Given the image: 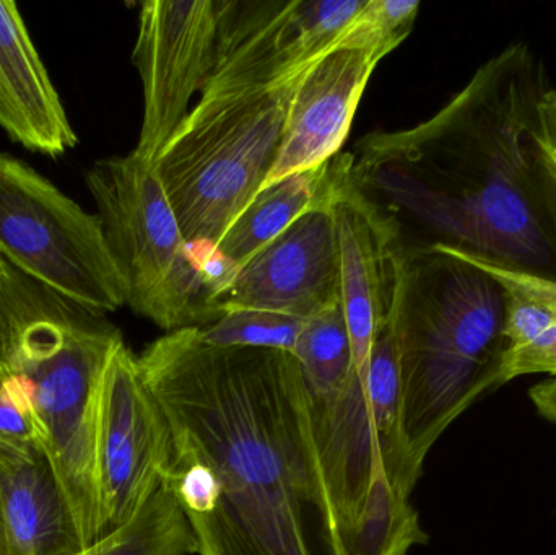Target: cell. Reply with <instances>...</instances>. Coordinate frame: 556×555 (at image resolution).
Listing matches in <instances>:
<instances>
[{
    "label": "cell",
    "instance_id": "cell-1",
    "mask_svg": "<svg viewBox=\"0 0 556 555\" xmlns=\"http://www.w3.org/2000/svg\"><path fill=\"white\" fill-rule=\"evenodd\" d=\"M137 358L172 429L166 484L199 555H343L313 394L293 355L214 348L188 328Z\"/></svg>",
    "mask_w": 556,
    "mask_h": 555
},
{
    "label": "cell",
    "instance_id": "cell-11",
    "mask_svg": "<svg viewBox=\"0 0 556 555\" xmlns=\"http://www.w3.org/2000/svg\"><path fill=\"white\" fill-rule=\"evenodd\" d=\"M337 303L340 264L330 199L298 218L212 297L218 318L263 310L307 321Z\"/></svg>",
    "mask_w": 556,
    "mask_h": 555
},
{
    "label": "cell",
    "instance_id": "cell-16",
    "mask_svg": "<svg viewBox=\"0 0 556 555\" xmlns=\"http://www.w3.org/2000/svg\"><path fill=\"white\" fill-rule=\"evenodd\" d=\"M336 159L319 168L294 173L261 189L260 194L225 231L207 264L220 267V286L269 247L298 218L327 204L336 178ZM218 286V287H220Z\"/></svg>",
    "mask_w": 556,
    "mask_h": 555
},
{
    "label": "cell",
    "instance_id": "cell-14",
    "mask_svg": "<svg viewBox=\"0 0 556 555\" xmlns=\"http://www.w3.org/2000/svg\"><path fill=\"white\" fill-rule=\"evenodd\" d=\"M0 127L33 152L64 155L77 146L61 97L15 2L0 0Z\"/></svg>",
    "mask_w": 556,
    "mask_h": 555
},
{
    "label": "cell",
    "instance_id": "cell-23",
    "mask_svg": "<svg viewBox=\"0 0 556 555\" xmlns=\"http://www.w3.org/2000/svg\"><path fill=\"white\" fill-rule=\"evenodd\" d=\"M0 445L41 446L46 436L18 381L0 367ZM46 452V450H45Z\"/></svg>",
    "mask_w": 556,
    "mask_h": 555
},
{
    "label": "cell",
    "instance_id": "cell-6",
    "mask_svg": "<svg viewBox=\"0 0 556 555\" xmlns=\"http://www.w3.org/2000/svg\"><path fill=\"white\" fill-rule=\"evenodd\" d=\"M0 256L101 315L126 305L98 214L9 153H0Z\"/></svg>",
    "mask_w": 556,
    "mask_h": 555
},
{
    "label": "cell",
    "instance_id": "cell-24",
    "mask_svg": "<svg viewBox=\"0 0 556 555\" xmlns=\"http://www.w3.org/2000/svg\"><path fill=\"white\" fill-rule=\"evenodd\" d=\"M541 137L556 152V88H548L539 104Z\"/></svg>",
    "mask_w": 556,
    "mask_h": 555
},
{
    "label": "cell",
    "instance_id": "cell-13",
    "mask_svg": "<svg viewBox=\"0 0 556 555\" xmlns=\"http://www.w3.org/2000/svg\"><path fill=\"white\" fill-rule=\"evenodd\" d=\"M379 62L362 49L336 48L303 72L264 188L294 173L319 168L339 155Z\"/></svg>",
    "mask_w": 556,
    "mask_h": 555
},
{
    "label": "cell",
    "instance_id": "cell-7",
    "mask_svg": "<svg viewBox=\"0 0 556 555\" xmlns=\"http://www.w3.org/2000/svg\"><path fill=\"white\" fill-rule=\"evenodd\" d=\"M314 414L340 540L358 520L376 469L408 497L421 476L402 430L401 367L391 316L376 335L366 367L353 370L329 403L314 401Z\"/></svg>",
    "mask_w": 556,
    "mask_h": 555
},
{
    "label": "cell",
    "instance_id": "cell-5",
    "mask_svg": "<svg viewBox=\"0 0 556 555\" xmlns=\"http://www.w3.org/2000/svg\"><path fill=\"white\" fill-rule=\"evenodd\" d=\"M126 305L166 332L217 321L215 286L182 235L153 163L130 152L87 172Z\"/></svg>",
    "mask_w": 556,
    "mask_h": 555
},
{
    "label": "cell",
    "instance_id": "cell-4",
    "mask_svg": "<svg viewBox=\"0 0 556 555\" xmlns=\"http://www.w3.org/2000/svg\"><path fill=\"white\" fill-rule=\"evenodd\" d=\"M300 77L274 87L204 91L153 162L182 235L192 250H202L205 270L225 231L273 172Z\"/></svg>",
    "mask_w": 556,
    "mask_h": 555
},
{
    "label": "cell",
    "instance_id": "cell-3",
    "mask_svg": "<svg viewBox=\"0 0 556 555\" xmlns=\"http://www.w3.org/2000/svg\"><path fill=\"white\" fill-rule=\"evenodd\" d=\"M402 430L415 468L483 393L505 384L506 295L459 251L401 248L392 306Z\"/></svg>",
    "mask_w": 556,
    "mask_h": 555
},
{
    "label": "cell",
    "instance_id": "cell-12",
    "mask_svg": "<svg viewBox=\"0 0 556 555\" xmlns=\"http://www.w3.org/2000/svg\"><path fill=\"white\" fill-rule=\"evenodd\" d=\"M330 211L340 264V303L349 325L353 370L365 368L379 329L394 306L401 238L350 178L349 153L336 156Z\"/></svg>",
    "mask_w": 556,
    "mask_h": 555
},
{
    "label": "cell",
    "instance_id": "cell-10",
    "mask_svg": "<svg viewBox=\"0 0 556 555\" xmlns=\"http://www.w3.org/2000/svg\"><path fill=\"white\" fill-rule=\"evenodd\" d=\"M224 0H149L142 3L132 52L143 88V119L134 153L155 162L189 103L204 91L217 61Z\"/></svg>",
    "mask_w": 556,
    "mask_h": 555
},
{
    "label": "cell",
    "instance_id": "cell-19",
    "mask_svg": "<svg viewBox=\"0 0 556 555\" xmlns=\"http://www.w3.org/2000/svg\"><path fill=\"white\" fill-rule=\"evenodd\" d=\"M192 554H198L194 531L165 482L127 524L101 538L81 555Z\"/></svg>",
    "mask_w": 556,
    "mask_h": 555
},
{
    "label": "cell",
    "instance_id": "cell-8",
    "mask_svg": "<svg viewBox=\"0 0 556 555\" xmlns=\"http://www.w3.org/2000/svg\"><path fill=\"white\" fill-rule=\"evenodd\" d=\"M173 453L168 419L143 381L139 358L121 341L98 394L94 469L101 538L127 524L168 481Z\"/></svg>",
    "mask_w": 556,
    "mask_h": 555
},
{
    "label": "cell",
    "instance_id": "cell-26",
    "mask_svg": "<svg viewBox=\"0 0 556 555\" xmlns=\"http://www.w3.org/2000/svg\"><path fill=\"white\" fill-rule=\"evenodd\" d=\"M0 555H10L7 547L5 531H3L2 514H0Z\"/></svg>",
    "mask_w": 556,
    "mask_h": 555
},
{
    "label": "cell",
    "instance_id": "cell-27",
    "mask_svg": "<svg viewBox=\"0 0 556 555\" xmlns=\"http://www.w3.org/2000/svg\"><path fill=\"white\" fill-rule=\"evenodd\" d=\"M542 139V137H541ZM542 149H544L545 155H547V159L551 160L552 166H554L556 172V152L554 149H551V147L547 146V143L542 140Z\"/></svg>",
    "mask_w": 556,
    "mask_h": 555
},
{
    "label": "cell",
    "instance_id": "cell-9",
    "mask_svg": "<svg viewBox=\"0 0 556 555\" xmlns=\"http://www.w3.org/2000/svg\"><path fill=\"white\" fill-rule=\"evenodd\" d=\"M366 0H224L217 61L204 91L274 87L339 45ZM202 91V93H204Z\"/></svg>",
    "mask_w": 556,
    "mask_h": 555
},
{
    "label": "cell",
    "instance_id": "cell-22",
    "mask_svg": "<svg viewBox=\"0 0 556 555\" xmlns=\"http://www.w3.org/2000/svg\"><path fill=\"white\" fill-rule=\"evenodd\" d=\"M420 7L418 0H366L337 48L362 49L386 58L408 38Z\"/></svg>",
    "mask_w": 556,
    "mask_h": 555
},
{
    "label": "cell",
    "instance_id": "cell-18",
    "mask_svg": "<svg viewBox=\"0 0 556 555\" xmlns=\"http://www.w3.org/2000/svg\"><path fill=\"white\" fill-rule=\"evenodd\" d=\"M427 541L410 497L376 469L358 520L340 534L343 555H408Z\"/></svg>",
    "mask_w": 556,
    "mask_h": 555
},
{
    "label": "cell",
    "instance_id": "cell-17",
    "mask_svg": "<svg viewBox=\"0 0 556 555\" xmlns=\"http://www.w3.org/2000/svg\"><path fill=\"white\" fill-rule=\"evenodd\" d=\"M456 251L482 267L505 290L508 351L503 381L508 383L525 375H556V280Z\"/></svg>",
    "mask_w": 556,
    "mask_h": 555
},
{
    "label": "cell",
    "instance_id": "cell-25",
    "mask_svg": "<svg viewBox=\"0 0 556 555\" xmlns=\"http://www.w3.org/2000/svg\"><path fill=\"white\" fill-rule=\"evenodd\" d=\"M529 394H531L532 403L535 404L539 413L547 417L551 422L556 424V378L538 384Z\"/></svg>",
    "mask_w": 556,
    "mask_h": 555
},
{
    "label": "cell",
    "instance_id": "cell-2",
    "mask_svg": "<svg viewBox=\"0 0 556 555\" xmlns=\"http://www.w3.org/2000/svg\"><path fill=\"white\" fill-rule=\"evenodd\" d=\"M548 88L531 45L511 42L430 119L363 136L350 178L401 248H454L556 280V172L539 114Z\"/></svg>",
    "mask_w": 556,
    "mask_h": 555
},
{
    "label": "cell",
    "instance_id": "cell-21",
    "mask_svg": "<svg viewBox=\"0 0 556 555\" xmlns=\"http://www.w3.org/2000/svg\"><path fill=\"white\" fill-rule=\"evenodd\" d=\"M304 319L263 310H238L198 328L205 344L214 348L276 349L293 355Z\"/></svg>",
    "mask_w": 556,
    "mask_h": 555
},
{
    "label": "cell",
    "instance_id": "cell-20",
    "mask_svg": "<svg viewBox=\"0 0 556 555\" xmlns=\"http://www.w3.org/2000/svg\"><path fill=\"white\" fill-rule=\"evenodd\" d=\"M293 357L316 403L339 396L353 374V348L342 303L307 319Z\"/></svg>",
    "mask_w": 556,
    "mask_h": 555
},
{
    "label": "cell",
    "instance_id": "cell-15",
    "mask_svg": "<svg viewBox=\"0 0 556 555\" xmlns=\"http://www.w3.org/2000/svg\"><path fill=\"white\" fill-rule=\"evenodd\" d=\"M0 514L10 555H81L88 550L41 446L0 445Z\"/></svg>",
    "mask_w": 556,
    "mask_h": 555
}]
</instances>
